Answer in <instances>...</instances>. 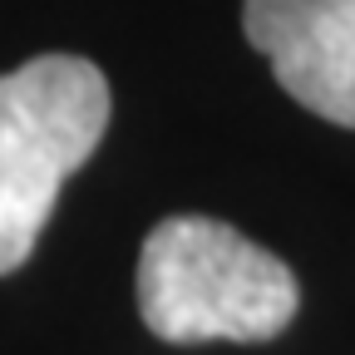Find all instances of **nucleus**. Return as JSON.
Returning a JSON list of instances; mask_svg holds the SVG:
<instances>
[{
    "label": "nucleus",
    "instance_id": "f03ea898",
    "mask_svg": "<svg viewBox=\"0 0 355 355\" xmlns=\"http://www.w3.org/2000/svg\"><path fill=\"white\" fill-rule=\"evenodd\" d=\"M109 128V79L94 60L40 55L0 74V277L30 261L60 188Z\"/></svg>",
    "mask_w": 355,
    "mask_h": 355
},
{
    "label": "nucleus",
    "instance_id": "7ed1b4c3",
    "mask_svg": "<svg viewBox=\"0 0 355 355\" xmlns=\"http://www.w3.org/2000/svg\"><path fill=\"white\" fill-rule=\"evenodd\" d=\"M242 35L301 109L355 128V0H242Z\"/></svg>",
    "mask_w": 355,
    "mask_h": 355
},
{
    "label": "nucleus",
    "instance_id": "f257e3e1",
    "mask_svg": "<svg viewBox=\"0 0 355 355\" xmlns=\"http://www.w3.org/2000/svg\"><path fill=\"white\" fill-rule=\"evenodd\" d=\"M301 286L291 266L242 237L232 222L178 212L139 252V316L168 345L272 340L296 321Z\"/></svg>",
    "mask_w": 355,
    "mask_h": 355
}]
</instances>
